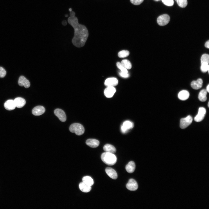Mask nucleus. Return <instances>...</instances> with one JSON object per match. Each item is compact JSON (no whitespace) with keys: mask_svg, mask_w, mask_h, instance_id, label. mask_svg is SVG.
I'll use <instances>...</instances> for the list:
<instances>
[{"mask_svg":"<svg viewBox=\"0 0 209 209\" xmlns=\"http://www.w3.org/2000/svg\"><path fill=\"white\" fill-rule=\"evenodd\" d=\"M170 19V17L168 15L163 14L158 17L157 22L160 26H164L169 22Z\"/></svg>","mask_w":209,"mask_h":209,"instance_id":"nucleus-5","label":"nucleus"},{"mask_svg":"<svg viewBox=\"0 0 209 209\" xmlns=\"http://www.w3.org/2000/svg\"><path fill=\"white\" fill-rule=\"evenodd\" d=\"M207 91L206 90L203 89L201 90L199 93L198 95L199 100L201 102H205L207 99Z\"/></svg>","mask_w":209,"mask_h":209,"instance_id":"nucleus-23","label":"nucleus"},{"mask_svg":"<svg viewBox=\"0 0 209 209\" xmlns=\"http://www.w3.org/2000/svg\"><path fill=\"white\" fill-rule=\"evenodd\" d=\"M45 111V109L44 107L42 106H37L33 109L32 113L35 116H38L43 114Z\"/></svg>","mask_w":209,"mask_h":209,"instance_id":"nucleus-11","label":"nucleus"},{"mask_svg":"<svg viewBox=\"0 0 209 209\" xmlns=\"http://www.w3.org/2000/svg\"><path fill=\"white\" fill-rule=\"evenodd\" d=\"M208 107H209V102H208Z\"/></svg>","mask_w":209,"mask_h":209,"instance_id":"nucleus-41","label":"nucleus"},{"mask_svg":"<svg viewBox=\"0 0 209 209\" xmlns=\"http://www.w3.org/2000/svg\"><path fill=\"white\" fill-rule=\"evenodd\" d=\"M117 66L121 71L126 73H128V71L124 66L121 64V63L117 62L116 63Z\"/></svg>","mask_w":209,"mask_h":209,"instance_id":"nucleus-29","label":"nucleus"},{"mask_svg":"<svg viewBox=\"0 0 209 209\" xmlns=\"http://www.w3.org/2000/svg\"><path fill=\"white\" fill-rule=\"evenodd\" d=\"M69 131L72 133H75L77 135L83 134L84 132V129L81 124L79 123H74L70 126Z\"/></svg>","mask_w":209,"mask_h":209,"instance_id":"nucleus-3","label":"nucleus"},{"mask_svg":"<svg viewBox=\"0 0 209 209\" xmlns=\"http://www.w3.org/2000/svg\"><path fill=\"white\" fill-rule=\"evenodd\" d=\"M67 24V22L65 20H63L62 21V24L64 26H66Z\"/></svg>","mask_w":209,"mask_h":209,"instance_id":"nucleus-37","label":"nucleus"},{"mask_svg":"<svg viewBox=\"0 0 209 209\" xmlns=\"http://www.w3.org/2000/svg\"><path fill=\"white\" fill-rule=\"evenodd\" d=\"M87 145L92 148H96L98 147L100 143L99 141L94 139H89L86 142Z\"/></svg>","mask_w":209,"mask_h":209,"instance_id":"nucleus-18","label":"nucleus"},{"mask_svg":"<svg viewBox=\"0 0 209 209\" xmlns=\"http://www.w3.org/2000/svg\"><path fill=\"white\" fill-rule=\"evenodd\" d=\"M135 164L134 162H129L126 166L125 169L129 173H132L134 172L135 169Z\"/></svg>","mask_w":209,"mask_h":209,"instance_id":"nucleus-20","label":"nucleus"},{"mask_svg":"<svg viewBox=\"0 0 209 209\" xmlns=\"http://www.w3.org/2000/svg\"><path fill=\"white\" fill-rule=\"evenodd\" d=\"M4 107L6 110L9 111L14 110L16 107L14 101L12 100L6 101L4 104Z\"/></svg>","mask_w":209,"mask_h":209,"instance_id":"nucleus-17","label":"nucleus"},{"mask_svg":"<svg viewBox=\"0 0 209 209\" xmlns=\"http://www.w3.org/2000/svg\"><path fill=\"white\" fill-rule=\"evenodd\" d=\"M54 113L59 120L62 122H65L66 119V117L64 112L62 109H57L55 110Z\"/></svg>","mask_w":209,"mask_h":209,"instance_id":"nucleus-7","label":"nucleus"},{"mask_svg":"<svg viewBox=\"0 0 209 209\" xmlns=\"http://www.w3.org/2000/svg\"><path fill=\"white\" fill-rule=\"evenodd\" d=\"M156 0V1H158V0Z\"/></svg>","mask_w":209,"mask_h":209,"instance_id":"nucleus-42","label":"nucleus"},{"mask_svg":"<svg viewBox=\"0 0 209 209\" xmlns=\"http://www.w3.org/2000/svg\"><path fill=\"white\" fill-rule=\"evenodd\" d=\"M79 187L80 190L82 192H88L91 190V186H89L83 182L80 183L79 185Z\"/></svg>","mask_w":209,"mask_h":209,"instance_id":"nucleus-22","label":"nucleus"},{"mask_svg":"<svg viewBox=\"0 0 209 209\" xmlns=\"http://www.w3.org/2000/svg\"><path fill=\"white\" fill-rule=\"evenodd\" d=\"M209 69V66L208 64L206 63L201 64V69L202 72L205 73L208 71Z\"/></svg>","mask_w":209,"mask_h":209,"instance_id":"nucleus-30","label":"nucleus"},{"mask_svg":"<svg viewBox=\"0 0 209 209\" xmlns=\"http://www.w3.org/2000/svg\"><path fill=\"white\" fill-rule=\"evenodd\" d=\"M6 74V71L2 67H0V78H3Z\"/></svg>","mask_w":209,"mask_h":209,"instance_id":"nucleus-32","label":"nucleus"},{"mask_svg":"<svg viewBox=\"0 0 209 209\" xmlns=\"http://www.w3.org/2000/svg\"><path fill=\"white\" fill-rule=\"evenodd\" d=\"M205 46L206 48H209V40H208L206 42V43H205Z\"/></svg>","mask_w":209,"mask_h":209,"instance_id":"nucleus-35","label":"nucleus"},{"mask_svg":"<svg viewBox=\"0 0 209 209\" xmlns=\"http://www.w3.org/2000/svg\"><path fill=\"white\" fill-rule=\"evenodd\" d=\"M68 22L74 29V36L72 39V43L78 48L83 46L89 36L87 28L84 25L79 24L78 18L75 16L69 17Z\"/></svg>","mask_w":209,"mask_h":209,"instance_id":"nucleus-1","label":"nucleus"},{"mask_svg":"<svg viewBox=\"0 0 209 209\" xmlns=\"http://www.w3.org/2000/svg\"><path fill=\"white\" fill-rule=\"evenodd\" d=\"M121 63L127 69H129L131 68V64L128 60H122Z\"/></svg>","mask_w":209,"mask_h":209,"instance_id":"nucleus-26","label":"nucleus"},{"mask_svg":"<svg viewBox=\"0 0 209 209\" xmlns=\"http://www.w3.org/2000/svg\"><path fill=\"white\" fill-rule=\"evenodd\" d=\"M70 17H74L75 16V13L74 11H71L70 13Z\"/></svg>","mask_w":209,"mask_h":209,"instance_id":"nucleus-36","label":"nucleus"},{"mask_svg":"<svg viewBox=\"0 0 209 209\" xmlns=\"http://www.w3.org/2000/svg\"><path fill=\"white\" fill-rule=\"evenodd\" d=\"M133 123L132 122L128 120L125 121L121 126V131L123 133H125L128 130L133 128Z\"/></svg>","mask_w":209,"mask_h":209,"instance_id":"nucleus-8","label":"nucleus"},{"mask_svg":"<svg viewBox=\"0 0 209 209\" xmlns=\"http://www.w3.org/2000/svg\"><path fill=\"white\" fill-rule=\"evenodd\" d=\"M163 3L168 6H172L174 4L173 0H162Z\"/></svg>","mask_w":209,"mask_h":209,"instance_id":"nucleus-31","label":"nucleus"},{"mask_svg":"<svg viewBox=\"0 0 209 209\" xmlns=\"http://www.w3.org/2000/svg\"><path fill=\"white\" fill-rule=\"evenodd\" d=\"M103 148L104 150L107 152L114 154L116 152V149L115 147L113 145L108 144L105 145Z\"/></svg>","mask_w":209,"mask_h":209,"instance_id":"nucleus-21","label":"nucleus"},{"mask_svg":"<svg viewBox=\"0 0 209 209\" xmlns=\"http://www.w3.org/2000/svg\"><path fill=\"white\" fill-rule=\"evenodd\" d=\"M82 181L85 183L91 186L94 183L93 179L89 176H86L82 178Z\"/></svg>","mask_w":209,"mask_h":209,"instance_id":"nucleus-24","label":"nucleus"},{"mask_svg":"<svg viewBox=\"0 0 209 209\" xmlns=\"http://www.w3.org/2000/svg\"><path fill=\"white\" fill-rule=\"evenodd\" d=\"M178 5L181 7L185 8L187 5V0H175Z\"/></svg>","mask_w":209,"mask_h":209,"instance_id":"nucleus-28","label":"nucleus"},{"mask_svg":"<svg viewBox=\"0 0 209 209\" xmlns=\"http://www.w3.org/2000/svg\"><path fill=\"white\" fill-rule=\"evenodd\" d=\"M119 75L121 77L125 78H128L129 76V74L128 73H126L122 72L121 71H120L119 72Z\"/></svg>","mask_w":209,"mask_h":209,"instance_id":"nucleus-34","label":"nucleus"},{"mask_svg":"<svg viewBox=\"0 0 209 209\" xmlns=\"http://www.w3.org/2000/svg\"><path fill=\"white\" fill-rule=\"evenodd\" d=\"M16 106L18 108H21L23 107L26 103L25 100L21 97H17L14 100Z\"/></svg>","mask_w":209,"mask_h":209,"instance_id":"nucleus-14","label":"nucleus"},{"mask_svg":"<svg viewBox=\"0 0 209 209\" xmlns=\"http://www.w3.org/2000/svg\"><path fill=\"white\" fill-rule=\"evenodd\" d=\"M206 112V109L203 107H200L199 109L197 114L194 118V120L197 122H200L203 119Z\"/></svg>","mask_w":209,"mask_h":209,"instance_id":"nucleus-6","label":"nucleus"},{"mask_svg":"<svg viewBox=\"0 0 209 209\" xmlns=\"http://www.w3.org/2000/svg\"><path fill=\"white\" fill-rule=\"evenodd\" d=\"M129 54V51L124 50L120 51L118 53V56L120 58H124L128 56Z\"/></svg>","mask_w":209,"mask_h":209,"instance_id":"nucleus-27","label":"nucleus"},{"mask_svg":"<svg viewBox=\"0 0 209 209\" xmlns=\"http://www.w3.org/2000/svg\"><path fill=\"white\" fill-rule=\"evenodd\" d=\"M127 189L131 191H135L138 188V185L136 181L134 179H130L126 185Z\"/></svg>","mask_w":209,"mask_h":209,"instance_id":"nucleus-9","label":"nucleus"},{"mask_svg":"<svg viewBox=\"0 0 209 209\" xmlns=\"http://www.w3.org/2000/svg\"><path fill=\"white\" fill-rule=\"evenodd\" d=\"M118 83V81L115 78H111L107 79L105 82V85L107 86L114 87L117 85Z\"/></svg>","mask_w":209,"mask_h":209,"instance_id":"nucleus-13","label":"nucleus"},{"mask_svg":"<svg viewBox=\"0 0 209 209\" xmlns=\"http://www.w3.org/2000/svg\"><path fill=\"white\" fill-rule=\"evenodd\" d=\"M69 11L70 12L71 11H72V8H70L69 9Z\"/></svg>","mask_w":209,"mask_h":209,"instance_id":"nucleus-39","label":"nucleus"},{"mask_svg":"<svg viewBox=\"0 0 209 209\" xmlns=\"http://www.w3.org/2000/svg\"><path fill=\"white\" fill-rule=\"evenodd\" d=\"M101 159L102 161L109 165H114L117 161V158L114 154L105 152L101 154Z\"/></svg>","mask_w":209,"mask_h":209,"instance_id":"nucleus-2","label":"nucleus"},{"mask_svg":"<svg viewBox=\"0 0 209 209\" xmlns=\"http://www.w3.org/2000/svg\"><path fill=\"white\" fill-rule=\"evenodd\" d=\"M68 15L66 14V15H65V16L66 17H68Z\"/></svg>","mask_w":209,"mask_h":209,"instance_id":"nucleus-40","label":"nucleus"},{"mask_svg":"<svg viewBox=\"0 0 209 209\" xmlns=\"http://www.w3.org/2000/svg\"><path fill=\"white\" fill-rule=\"evenodd\" d=\"M144 0H130V1L133 4L137 5L142 3Z\"/></svg>","mask_w":209,"mask_h":209,"instance_id":"nucleus-33","label":"nucleus"},{"mask_svg":"<svg viewBox=\"0 0 209 209\" xmlns=\"http://www.w3.org/2000/svg\"><path fill=\"white\" fill-rule=\"evenodd\" d=\"M105 172L108 176L112 179H116L117 178V173L113 168L109 167H107L105 169Z\"/></svg>","mask_w":209,"mask_h":209,"instance_id":"nucleus-16","label":"nucleus"},{"mask_svg":"<svg viewBox=\"0 0 209 209\" xmlns=\"http://www.w3.org/2000/svg\"><path fill=\"white\" fill-rule=\"evenodd\" d=\"M190 94L187 91L183 90L180 91L178 93V97L180 100H185L189 97Z\"/></svg>","mask_w":209,"mask_h":209,"instance_id":"nucleus-19","label":"nucleus"},{"mask_svg":"<svg viewBox=\"0 0 209 209\" xmlns=\"http://www.w3.org/2000/svg\"><path fill=\"white\" fill-rule=\"evenodd\" d=\"M192 121V118L189 115L186 117L181 119L180 127L182 129H184L191 124Z\"/></svg>","mask_w":209,"mask_h":209,"instance_id":"nucleus-4","label":"nucleus"},{"mask_svg":"<svg viewBox=\"0 0 209 209\" xmlns=\"http://www.w3.org/2000/svg\"><path fill=\"white\" fill-rule=\"evenodd\" d=\"M201 64L206 63L208 64L209 63V55L208 54H203L201 58Z\"/></svg>","mask_w":209,"mask_h":209,"instance_id":"nucleus-25","label":"nucleus"},{"mask_svg":"<svg viewBox=\"0 0 209 209\" xmlns=\"http://www.w3.org/2000/svg\"><path fill=\"white\" fill-rule=\"evenodd\" d=\"M116 92V89L112 86H109L105 89L104 93L105 96L108 98L112 97Z\"/></svg>","mask_w":209,"mask_h":209,"instance_id":"nucleus-10","label":"nucleus"},{"mask_svg":"<svg viewBox=\"0 0 209 209\" xmlns=\"http://www.w3.org/2000/svg\"><path fill=\"white\" fill-rule=\"evenodd\" d=\"M18 83L20 86H24L26 88H28L30 86V83L29 80L23 76L19 77Z\"/></svg>","mask_w":209,"mask_h":209,"instance_id":"nucleus-12","label":"nucleus"},{"mask_svg":"<svg viewBox=\"0 0 209 209\" xmlns=\"http://www.w3.org/2000/svg\"><path fill=\"white\" fill-rule=\"evenodd\" d=\"M207 92H209V85L208 84L206 87V90Z\"/></svg>","mask_w":209,"mask_h":209,"instance_id":"nucleus-38","label":"nucleus"},{"mask_svg":"<svg viewBox=\"0 0 209 209\" xmlns=\"http://www.w3.org/2000/svg\"><path fill=\"white\" fill-rule=\"evenodd\" d=\"M203 80L202 79L199 78L196 81H192L191 84V87L194 89H198L201 88L202 86Z\"/></svg>","mask_w":209,"mask_h":209,"instance_id":"nucleus-15","label":"nucleus"}]
</instances>
